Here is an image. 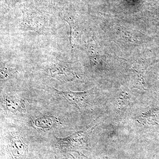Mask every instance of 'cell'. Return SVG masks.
Returning <instances> with one entry per match:
<instances>
[{
    "label": "cell",
    "instance_id": "cell-1",
    "mask_svg": "<svg viewBox=\"0 0 159 159\" xmlns=\"http://www.w3.org/2000/svg\"><path fill=\"white\" fill-rule=\"evenodd\" d=\"M93 126L78 131L64 138H56L57 148L64 152L74 151L85 145L89 134Z\"/></svg>",
    "mask_w": 159,
    "mask_h": 159
},
{
    "label": "cell",
    "instance_id": "cell-2",
    "mask_svg": "<svg viewBox=\"0 0 159 159\" xmlns=\"http://www.w3.org/2000/svg\"><path fill=\"white\" fill-rule=\"evenodd\" d=\"M9 150L12 159H24L27 153V147L22 138L18 134H11L9 139Z\"/></svg>",
    "mask_w": 159,
    "mask_h": 159
},
{
    "label": "cell",
    "instance_id": "cell-3",
    "mask_svg": "<svg viewBox=\"0 0 159 159\" xmlns=\"http://www.w3.org/2000/svg\"><path fill=\"white\" fill-rule=\"evenodd\" d=\"M56 93L65 98L78 108L82 107L86 103L88 93L87 92H74L71 91H60L54 89Z\"/></svg>",
    "mask_w": 159,
    "mask_h": 159
},
{
    "label": "cell",
    "instance_id": "cell-4",
    "mask_svg": "<svg viewBox=\"0 0 159 159\" xmlns=\"http://www.w3.org/2000/svg\"><path fill=\"white\" fill-rule=\"evenodd\" d=\"M2 103L6 110L13 113L21 112L25 108L24 100L13 96H5L2 99Z\"/></svg>",
    "mask_w": 159,
    "mask_h": 159
},
{
    "label": "cell",
    "instance_id": "cell-5",
    "mask_svg": "<svg viewBox=\"0 0 159 159\" xmlns=\"http://www.w3.org/2000/svg\"><path fill=\"white\" fill-rule=\"evenodd\" d=\"M50 72L52 77L60 81H72L75 77L73 71L59 65L53 66L50 69Z\"/></svg>",
    "mask_w": 159,
    "mask_h": 159
},
{
    "label": "cell",
    "instance_id": "cell-6",
    "mask_svg": "<svg viewBox=\"0 0 159 159\" xmlns=\"http://www.w3.org/2000/svg\"><path fill=\"white\" fill-rule=\"evenodd\" d=\"M59 121L56 117L43 116L34 119L32 122L33 126L42 130H49L59 124Z\"/></svg>",
    "mask_w": 159,
    "mask_h": 159
},
{
    "label": "cell",
    "instance_id": "cell-7",
    "mask_svg": "<svg viewBox=\"0 0 159 159\" xmlns=\"http://www.w3.org/2000/svg\"><path fill=\"white\" fill-rule=\"evenodd\" d=\"M70 154H66L61 153L58 154L56 155L55 156V159H72L74 157L73 156L70 155ZM75 159V158H74Z\"/></svg>",
    "mask_w": 159,
    "mask_h": 159
}]
</instances>
